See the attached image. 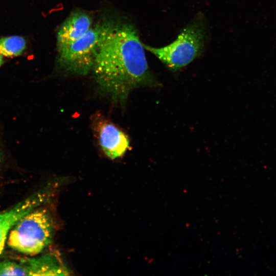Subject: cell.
<instances>
[{"mask_svg": "<svg viewBox=\"0 0 276 276\" xmlns=\"http://www.w3.org/2000/svg\"><path fill=\"white\" fill-rule=\"evenodd\" d=\"M144 49L132 25H102L91 70L98 91L114 105L124 107L135 88L160 86L149 71Z\"/></svg>", "mask_w": 276, "mask_h": 276, "instance_id": "6da1fadb", "label": "cell"}, {"mask_svg": "<svg viewBox=\"0 0 276 276\" xmlns=\"http://www.w3.org/2000/svg\"><path fill=\"white\" fill-rule=\"evenodd\" d=\"M39 206L20 218L10 229L7 243L9 247L25 255L35 256L52 242L53 220L49 211Z\"/></svg>", "mask_w": 276, "mask_h": 276, "instance_id": "7a4b0ae2", "label": "cell"}, {"mask_svg": "<svg viewBox=\"0 0 276 276\" xmlns=\"http://www.w3.org/2000/svg\"><path fill=\"white\" fill-rule=\"evenodd\" d=\"M206 27L200 16L190 22L171 43L159 48L144 44L145 49L154 55L170 71L186 66L203 51Z\"/></svg>", "mask_w": 276, "mask_h": 276, "instance_id": "3957f363", "label": "cell"}, {"mask_svg": "<svg viewBox=\"0 0 276 276\" xmlns=\"http://www.w3.org/2000/svg\"><path fill=\"white\" fill-rule=\"evenodd\" d=\"M102 28V25L91 27L80 39L58 51V69L66 74L86 75L94 63Z\"/></svg>", "mask_w": 276, "mask_h": 276, "instance_id": "277c9868", "label": "cell"}, {"mask_svg": "<svg viewBox=\"0 0 276 276\" xmlns=\"http://www.w3.org/2000/svg\"><path fill=\"white\" fill-rule=\"evenodd\" d=\"M91 129L103 153L110 159L122 157L130 148V140L118 125L102 113L91 118Z\"/></svg>", "mask_w": 276, "mask_h": 276, "instance_id": "5b68a950", "label": "cell"}, {"mask_svg": "<svg viewBox=\"0 0 276 276\" xmlns=\"http://www.w3.org/2000/svg\"><path fill=\"white\" fill-rule=\"evenodd\" d=\"M49 187L32 194L6 210L0 212V255L2 254L9 233L23 216L41 205L49 198Z\"/></svg>", "mask_w": 276, "mask_h": 276, "instance_id": "8992f818", "label": "cell"}, {"mask_svg": "<svg viewBox=\"0 0 276 276\" xmlns=\"http://www.w3.org/2000/svg\"><path fill=\"white\" fill-rule=\"evenodd\" d=\"M93 19L85 12L76 11L62 24L57 33L58 51L67 47L84 36L91 28Z\"/></svg>", "mask_w": 276, "mask_h": 276, "instance_id": "52a82bcc", "label": "cell"}, {"mask_svg": "<svg viewBox=\"0 0 276 276\" xmlns=\"http://www.w3.org/2000/svg\"><path fill=\"white\" fill-rule=\"evenodd\" d=\"M19 262L26 270L27 275H67L68 271L59 259L48 254L32 258H24Z\"/></svg>", "mask_w": 276, "mask_h": 276, "instance_id": "ba28073f", "label": "cell"}, {"mask_svg": "<svg viewBox=\"0 0 276 276\" xmlns=\"http://www.w3.org/2000/svg\"><path fill=\"white\" fill-rule=\"evenodd\" d=\"M26 48L25 39L20 36H11L0 38V54L7 57L20 55Z\"/></svg>", "mask_w": 276, "mask_h": 276, "instance_id": "9c48e42d", "label": "cell"}, {"mask_svg": "<svg viewBox=\"0 0 276 276\" xmlns=\"http://www.w3.org/2000/svg\"><path fill=\"white\" fill-rule=\"evenodd\" d=\"M0 275H27V273L20 262L4 260L0 261Z\"/></svg>", "mask_w": 276, "mask_h": 276, "instance_id": "30bf717a", "label": "cell"}, {"mask_svg": "<svg viewBox=\"0 0 276 276\" xmlns=\"http://www.w3.org/2000/svg\"><path fill=\"white\" fill-rule=\"evenodd\" d=\"M4 157V152L0 145V168L1 167V166L3 163Z\"/></svg>", "mask_w": 276, "mask_h": 276, "instance_id": "8fae6325", "label": "cell"}, {"mask_svg": "<svg viewBox=\"0 0 276 276\" xmlns=\"http://www.w3.org/2000/svg\"><path fill=\"white\" fill-rule=\"evenodd\" d=\"M4 58L3 55L0 54V66L4 63Z\"/></svg>", "mask_w": 276, "mask_h": 276, "instance_id": "7c38bea8", "label": "cell"}]
</instances>
